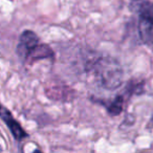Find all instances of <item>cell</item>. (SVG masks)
Instances as JSON below:
<instances>
[{"label":"cell","mask_w":153,"mask_h":153,"mask_svg":"<svg viewBox=\"0 0 153 153\" xmlns=\"http://www.w3.org/2000/svg\"><path fill=\"white\" fill-rule=\"evenodd\" d=\"M91 68L101 85L107 89H117L123 83V69L119 62L112 58H100L91 64Z\"/></svg>","instance_id":"obj_1"},{"label":"cell","mask_w":153,"mask_h":153,"mask_svg":"<svg viewBox=\"0 0 153 153\" xmlns=\"http://www.w3.org/2000/svg\"><path fill=\"white\" fill-rule=\"evenodd\" d=\"M132 10L138 17V34L146 44H153V3L137 0L132 3Z\"/></svg>","instance_id":"obj_2"},{"label":"cell","mask_w":153,"mask_h":153,"mask_svg":"<svg viewBox=\"0 0 153 153\" xmlns=\"http://www.w3.org/2000/svg\"><path fill=\"white\" fill-rule=\"evenodd\" d=\"M39 44V38L32 30H25L21 34L19 44L17 46V55L22 61H27V58L32 51Z\"/></svg>","instance_id":"obj_3"},{"label":"cell","mask_w":153,"mask_h":153,"mask_svg":"<svg viewBox=\"0 0 153 153\" xmlns=\"http://www.w3.org/2000/svg\"><path fill=\"white\" fill-rule=\"evenodd\" d=\"M0 117L4 121V123L7 124V127H9L10 131L12 132L14 137L17 140H23V138L27 137V133L22 129L20 124L14 119L12 113L10 112L7 108H4L1 104H0Z\"/></svg>","instance_id":"obj_4"},{"label":"cell","mask_w":153,"mask_h":153,"mask_svg":"<svg viewBox=\"0 0 153 153\" xmlns=\"http://www.w3.org/2000/svg\"><path fill=\"white\" fill-rule=\"evenodd\" d=\"M53 56V51L48 45L46 44H38L34 49L32 51V53H30L27 60H36L40 59H45V58H49Z\"/></svg>","instance_id":"obj_5"},{"label":"cell","mask_w":153,"mask_h":153,"mask_svg":"<svg viewBox=\"0 0 153 153\" xmlns=\"http://www.w3.org/2000/svg\"><path fill=\"white\" fill-rule=\"evenodd\" d=\"M123 97L119 96L112 101L110 102V104L107 106V109H108V112L110 113L111 115H117L121 113L122 109H123Z\"/></svg>","instance_id":"obj_6"},{"label":"cell","mask_w":153,"mask_h":153,"mask_svg":"<svg viewBox=\"0 0 153 153\" xmlns=\"http://www.w3.org/2000/svg\"><path fill=\"white\" fill-rule=\"evenodd\" d=\"M150 125L153 127V117H152V119H151V121H150Z\"/></svg>","instance_id":"obj_7"}]
</instances>
